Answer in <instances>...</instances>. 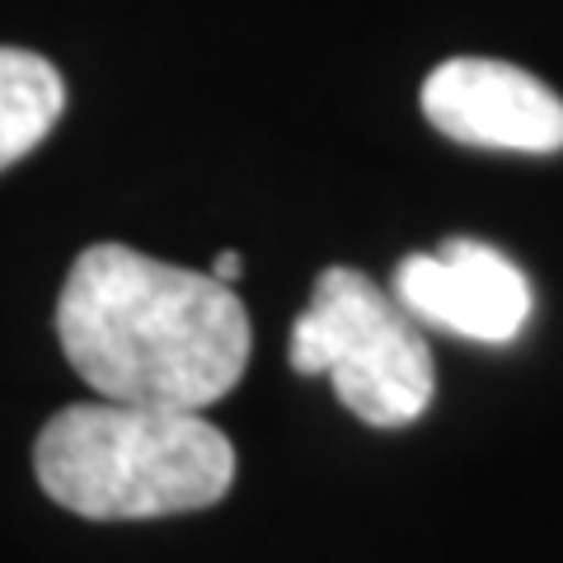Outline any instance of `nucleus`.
<instances>
[{
	"mask_svg": "<svg viewBox=\"0 0 563 563\" xmlns=\"http://www.w3.org/2000/svg\"><path fill=\"white\" fill-rule=\"evenodd\" d=\"M57 339L99 399L198 413L250 366V314L211 273L90 244L62 282Z\"/></svg>",
	"mask_w": 563,
	"mask_h": 563,
	"instance_id": "obj_1",
	"label": "nucleus"
},
{
	"mask_svg": "<svg viewBox=\"0 0 563 563\" xmlns=\"http://www.w3.org/2000/svg\"><path fill=\"white\" fill-rule=\"evenodd\" d=\"M33 474L76 517L146 521L221 503L235 479V446L202 413L95 399L43 422Z\"/></svg>",
	"mask_w": 563,
	"mask_h": 563,
	"instance_id": "obj_2",
	"label": "nucleus"
},
{
	"mask_svg": "<svg viewBox=\"0 0 563 563\" xmlns=\"http://www.w3.org/2000/svg\"><path fill=\"white\" fill-rule=\"evenodd\" d=\"M291 372L329 376L343 409L404 428L437 395V366L413 314L357 268H324L291 324Z\"/></svg>",
	"mask_w": 563,
	"mask_h": 563,
	"instance_id": "obj_3",
	"label": "nucleus"
},
{
	"mask_svg": "<svg viewBox=\"0 0 563 563\" xmlns=\"http://www.w3.org/2000/svg\"><path fill=\"white\" fill-rule=\"evenodd\" d=\"M422 118L484 151H563V99L531 70L493 57H451L422 80Z\"/></svg>",
	"mask_w": 563,
	"mask_h": 563,
	"instance_id": "obj_4",
	"label": "nucleus"
},
{
	"mask_svg": "<svg viewBox=\"0 0 563 563\" xmlns=\"http://www.w3.org/2000/svg\"><path fill=\"white\" fill-rule=\"evenodd\" d=\"M399 306L422 324L474 343H512L531 320V282L484 240H446L437 254H409L395 268Z\"/></svg>",
	"mask_w": 563,
	"mask_h": 563,
	"instance_id": "obj_5",
	"label": "nucleus"
},
{
	"mask_svg": "<svg viewBox=\"0 0 563 563\" xmlns=\"http://www.w3.org/2000/svg\"><path fill=\"white\" fill-rule=\"evenodd\" d=\"M66 85L62 70L38 52L0 47V169L24 155L62 122Z\"/></svg>",
	"mask_w": 563,
	"mask_h": 563,
	"instance_id": "obj_6",
	"label": "nucleus"
},
{
	"mask_svg": "<svg viewBox=\"0 0 563 563\" xmlns=\"http://www.w3.org/2000/svg\"><path fill=\"white\" fill-rule=\"evenodd\" d=\"M211 277H217V282H225V287H231V282L240 277V254H235V250L217 254V263H211Z\"/></svg>",
	"mask_w": 563,
	"mask_h": 563,
	"instance_id": "obj_7",
	"label": "nucleus"
}]
</instances>
